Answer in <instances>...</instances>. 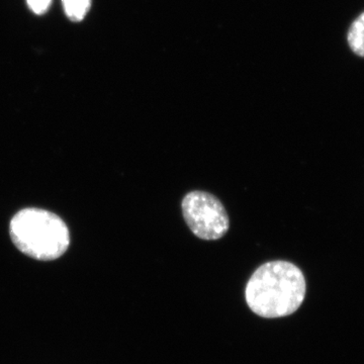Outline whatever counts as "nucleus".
<instances>
[{"label": "nucleus", "mask_w": 364, "mask_h": 364, "mask_svg": "<svg viewBox=\"0 0 364 364\" xmlns=\"http://www.w3.org/2000/svg\"><path fill=\"white\" fill-rule=\"evenodd\" d=\"M67 18L74 23L85 20L90 11L91 0H62Z\"/></svg>", "instance_id": "39448f33"}, {"label": "nucleus", "mask_w": 364, "mask_h": 364, "mask_svg": "<svg viewBox=\"0 0 364 364\" xmlns=\"http://www.w3.org/2000/svg\"><path fill=\"white\" fill-rule=\"evenodd\" d=\"M9 232L18 250L38 260L61 257L70 243L65 223L58 215L40 208L18 212L11 220Z\"/></svg>", "instance_id": "f03ea898"}, {"label": "nucleus", "mask_w": 364, "mask_h": 364, "mask_svg": "<svg viewBox=\"0 0 364 364\" xmlns=\"http://www.w3.org/2000/svg\"><path fill=\"white\" fill-rule=\"evenodd\" d=\"M303 272L289 261L264 263L255 270L245 289L249 308L260 317H286L299 310L305 299Z\"/></svg>", "instance_id": "f257e3e1"}, {"label": "nucleus", "mask_w": 364, "mask_h": 364, "mask_svg": "<svg viewBox=\"0 0 364 364\" xmlns=\"http://www.w3.org/2000/svg\"><path fill=\"white\" fill-rule=\"evenodd\" d=\"M181 208L184 221L198 238L215 241L227 234L229 217L226 208L214 195L191 191L182 200Z\"/></svg>", "instance_id": "7ed1b4c3"}, {"label": "nucleus", "mask_w": 364, "mask_h": 364, "mask_svg": "<svg viewBox=\"0 0 364 364\" xmlns=\"http://www.w3.org/2000/svg\"><path fill=\"white\" fill-rule=\"evenodd\" d=\"M347 43L354 54L364 58V11L349 26Z\"/></svg>", "instance_id": "20e7f679"}, {"label": "nucleus", "mask_w": 364, "mask_h": 364, "mask_svg": "<svg viewBox=\"0 0 364 364\" xmlns=\"http://www.w3.org/2000/svg\"><path fill=\"white\" fill-rule=\"evenodd\" d=\"M26 4L33 14L42 16L49 11L52 0H26Z\"/></svg>", "instance_id": "423d86ee"}]
</instances>
